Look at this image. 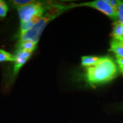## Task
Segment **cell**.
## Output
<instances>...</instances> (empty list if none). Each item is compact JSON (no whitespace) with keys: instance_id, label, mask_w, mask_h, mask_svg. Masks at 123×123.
<instances>
[{"instance_id":"9","label":"cell","mask_w":123,"mask_h":123,"mask_svg":"<svg viewBox=\"0 0 123 123\" xmlns=\"http://www.w3.org/2000/svg\"><path fill=\"white\" fill-rule=\"evenodd\" d=\"M100 57L93 56H84L81 57V65L86 67L95 65L99 61Z\"/></svg>"},{"instance_id":"14","label":"cell","mask_w":123,"mask_h":123,"mask_svg":"<svg viewBox=\"0 0 123 123\" xmlns=\"http://www.w3.org/2000/svg\"><path fill=\"white\" fill-rule=\"evenodd\" d=\"M116 62L119 66V68L121 73L123 75V58H117Z\"/></svg>"},{"instance_id":"1","label":"cell","mask_w":123,"mask_h":123,"mask_svg":"<svg viewBox=\"0 0 123 123\" xmlns=\"http://www.w3.org/2000/svg\"><path fill=\"white\" fill-rule=\"evenodd\" d=\"M118 75V68L112 58L100 57L95 65L86 67V80L90 86H95L108 82Z\"/></svg>"},{"instance_id":"13","label":"cell","mask_w":123,"mask_h":123,"mask_svg":"<svg viewBox=\"0 0 123 123\" xmlns=\"http://www.w3.org/2000/svg\"><path fill=\"white\" fill-rule=\"evenodd\" d=\"M8 11V6L5 1L0 0V18L5 17Z\"/></svg>"},{"instance_id":"8","label":"cell","mask_w":123,"mask_h":123,"mask_svg":"<svg viewBox=\"0 0 123 123\" xmlns=\"http://www.w3.org/2000/svg\"><path fill=\"white\" fill-rule=\"evenodd\" d=\"M37 44L30 41H19L17 44V49L33 53L36 48Z\"/></svg>"},{"instance_id":"4","label":"cell","mask_w":123,"mask_h":123,"mask_svg":"<svg viewBox=\"0 0 123 123\" xmlns=\"http://www.w3.org/2000/svg\"><path fill=\"white\" fill-rule=\"evenodd\" d=\"M49 6H46L39 2L17 7L19 17L21 22H28L35 17L43 15Z\"/></svg>"},{"instance_id":"2","label":"cell","mask_w":123,"mask_h":123,"mask_svg":"<svg viewBox=\"0 0 123 123\" xmlns=\"http://www.w3.org/2000/svg\"><path fill=\"white\" fill-rule=\"evenodd\" d=\"M64 6L53 5L49 6L44 15L30 30L20 35L19 41H30L37 44L41 34L50 21L54 19L64 10H67Z\"/></svg>"},{"instance_id":"12","label":"cell","mask_w":123,"mask_h":123,"mask_svg":"<svg viewBox=\"0 0 123 123\" xmlns=\"http://www.w3.org/2000/svg\"><path fill=\"white\" fill-rule=\"evenodd\" d=\"M35 2L34 1H26V0H14V1H11V4L13 5L14 6L19 7L24 6L28 5H30L33 4V3Z\"/></svg>"},{"instance_id":"3","label":"cell","mask_w":123,"mask_h":123,"mask_svg":"<svg viewBox=\"0 0 123 123\" xmlns=\"http://www.w3.org/2000/svg\"><path fill=\"white\" fill-rule=\"evenodd\" d=\"M67 9L75 7L87 6L90 7L97 9L99 11L105 14L111 19H113L115 22L118 21L117 10L110 4V1L105 0H96L92 2H83L78 4H72L71 5L67 6Z\"/></svg>"},{"instance_id":"6","label":"cell","mask_w":123,"mask_h":123,"mask_svg":"<svg viewBox=\"0 0 123 123\" xmlns=\"http://www.w3.org/2000/svg\"><path fill=\"white\" fill-rule=\"evenodd\" d=\"M110 46V51L115 54L116 58H123V42L113 39L111 42Z\"/></svg>"},{"instance_id":"11","label":"cell","mask_w":123,"mask_h":123,"mask_svg":"<svg viewBox=\"0 0 123 123\" xmlns=\"http://www.w3.org/2000/svg\"><path fill=\"white\" fill-rule=\"evenodd\" d=\"M116 2L118 22L123 24V1L118 0Z\"/></svg>"},{"instance_id":"10","label":"cell","mask_w":123,"mask_h":123,"mask_svg":"<svg viewBox=\"0 0 123 123\" xmlns=\"http://www.w3.org/2000/svg\"><path fill=\"white\" fill-rule=\"evenodd\" d=\"M14 55L4 50L0 49V62L6 61L14 62Z\"/></svg>"},{"instance_id":"5","label":"cell","mask_w":123,"mask_h":123,"mask_svg":"<svg viewBox=\"0 0 123 123\" xmlns=\"http://www.w3.org/2000/svg\"><path fill=\"white\" fill-rule=\"evenodd\" d=\"M32 53H33L31 52L17 49L14 55L15 59L14 61V74H17L18 73L21 67L30 59Z\"/></svg>"},{"instance_id":"7","label":"cell","mask_w":123,"mask_h":123,"mask_svg":"<svg viewBox=\"0 0 123 123\" xmlns=\"http://www.w3.org/2000/svg\"><path fill=\"white\" fill-rule=\"evenodd\" d=\"M111 35L113 37V39L123 42V24H120L118 21L115 22Z\"/></svg>"}]
</instances>
